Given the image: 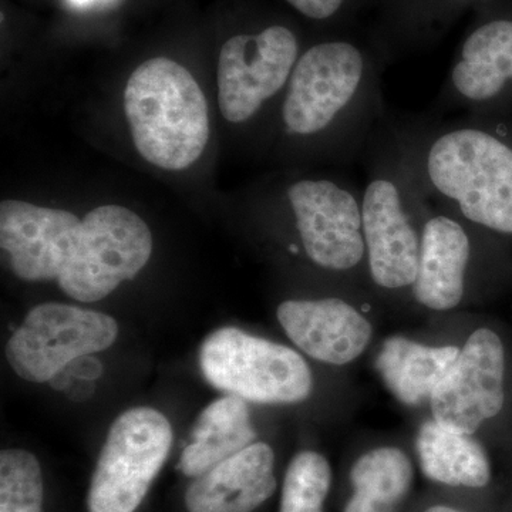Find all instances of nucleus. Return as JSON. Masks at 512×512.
<instances>
[{"label": "nucleus", "instance_id": "1a4fd4ad", "mask_svg": "<svg viewBox=\"0 0 512 512\" xmlns=\"http://www.w3.org/2000/svg\"><path fill=\"white\" fill-rule=\"evenodd\" d=\"M119 326L104 313L64 303H43L26 316L6 345L16 375L33 383L50 382L79 357L106 350Z\"/></svg>", "mask_w": 512, "mask_h": 512}, {"label": "nucleus", "instance_id": "bb28decb", "mask_svg": "<svg viewBox=\"0 0 512 512\" xmlns=\"http://www.w3.org/2000/svg\"><path fill=\"white\" fill-rule=\"evenodd\" d=\"M424 512H460L454 510V508L447 507V505H434V507H430L429 510Z\"/></svg>", "mask_w": 512, "mask_h": 512}, {"label": "nucleus", "instance_id": "5701e85b", "mask_svg": "<svg viewBox=\"0 0 512 512\" xmlns=\"http://www.w3.org/2000/svg\"><path fill=\"white\" fill-rule=\"evenodd\" d=\"M286 2L306 18L326 20L339 15L340 10L348 5L349 0H286Z\"/></svg>", "mask_w": 512, "mask_h": 512}, {"label": "nucleus", "instance_id": "9b49d317", "mask_svg": "<svg viewBox=\"0 0 512 512\" xmlns=\"http://www.w3.org/2000/svg\"><path fill=\"white\" fill-rule=\"evenodd\" d=\"M505 402V348L488 328L474 330L456 362L431 394L433 419L448 429L474 434Z\"/></svg>", "mask_w": 512, "mask_h": 512}, {"label": "nucleus", "instance_id": "f3484780", "mask_svg": "<svg viewBox=\"0 0 512 512\" xmlns=\"http://www.w3.org/2000/svg\"><path fill=\"white\" fill-rule=\"evenodd\" d=\"M460 355L457 346H427L404 336L384 340L376 369L387 389L406 406L431 399Z\"/></svg>", "mask_w": 512, "mask_h": 512}, {"label": "nucleus", "instance_id": "39448f33", "mask_svg": "<svg viewBox=\"0 0 512 512\" xmlns=\"http://www.w3.org/2000/svg\"><path fill=\"white\" fill-rule=\"evenodd\" d=\"M282 194L299 254L328 274L366 272L362 188L349 178L301 177L289 181Z\"/></svg>", "mask_w": 512, "mask_h": 512}, {"label": "nucleus", "instance_id": "393cba45", "mask_svg": "<svg viewBox=\"0 0 512 512\" xmlns=\"http://www.w3.org/2000/svg\"><path fill=\"white\" fill-rule=\"evenodd\" d=\"M94 392V386L89 380H82V383L77 384V386L70 387V397H73V400L86 399L90 394Z\"/></svg>", "mask_w": 512, "mask_h": 512}, {"label": "nucleus", "instance_id": "423d86ee", "mask_svg": "<svg viewBox=\"0 0 512 512\" xmlns=\"http://www.w3.org/2000/svg\"><path fill=\"white\" fill-rule=\"evenodd\" d=\"M202 375L245 402L295 404L311 396V367L296 350L237 328L212 332L200 350Z\"/></svg>", "mask_w": 512, "mask_h": 512}, {"label": "nucleus", "instance_id": "412c9836", "mask_svg": "<svg viewBox=\"0 0 512 512\" xmlns=\"http://www.w3.org/2000/svg\"><path fill=\"white\" fill-rule=\"evenodd\" d=\"M330 484L332 468L326 457L301 451L286 470L279 512H323Z\"/></svg>", "mask_w": 512, "mask_h": 512}, {"label": "nucleus", "instance_id": "a878e982", "mask_svg": "<svg viewBox=\"0 0 512 512\" xmlns=\"http://www.w3.org/2000/svg\"><path fill=\"white\" fill-rule=\"evenodd\" d=\"M72 8L76 9H94L100 6H109L116 0H66Z\"/></svg>", "mask_w": 512, "mask_h": 512}, {"label": "nucleus", "instance_id": "9d476101", "mask_svg": "<svg viewBox=\"0 0 512 512\" xmlns=\"http://www.w3.org/2000/svg\"><path fill=\"white\" fill-rule=\"evenodd\" d=\"M301 45L293 30L268 26L228 39L218 60V103L224 119L241 124L284 94Z\"/></svg>", "mask_w": 512, "mask_h": 512}, {"label": "nucleus", "instance_id": "a211bd4d", "mask_svg": "<svg viewBox=\"0 0 512 512\" xmlns=\"http://www.w3.org/2000/svg\"><path fill=\"white\" fill-rule=\"evenodd\" d=\"M247 403L229 394L202 410L178 463L184 476L200 477L255 443L256 430Z\"/></svg>", "mask_w": 512, "mask_h": 512}, {"label": "nucleus", "instance_id": "f8f14e48", "mask_svg": "<svg viewBox=\"0 0 512 512\" xmlns=\"http://www.w3.org/2000/svg\"><path fill=\"white\" fill-rule=\"evenodd\" d=\"M511 103L512 19H488L464 39L431 114L467 111L470 116H490Z\"/></svg>", "mask_w": 512, "mask_h": 512}, {"label": "nucleus", "instance_id": "f03ea898", "mask_svg": "<svg viewBox=\"0 0 512 512\" xmlns=\"http://www.w3.org/2000/svg\"><path fill=\"white\" fill-rule=\"evenodd\" d=\"M382 64L350 40H325L299 56L279 104L289 140L335 160L362 157L386 119Z\"/></svg>", "mask_w": 512, "mask_h": 512}, {"label": "nucleus", "instance_id": "ddd939ff", "mask_svg": "<svg viewBox=\"0 0 512 512\" xmlns=\"http://www.w3.org/2000/svg\"><path fill=\"white\" fill-rule=\"evenodd\" d=\"M477 225L431 200L419 268L410 289L414 301L434 312H450L466 299L477 262Z\"/></svg>", "mask_w": 512, "mask_h": 512}, {"label": "nucleus", "instance_id": "2eb2a0df", "mask_svg": "<svg viewBox=\"0 0 512 512\" xmlns=\"http://www.w3.org/2000/svg\"><path fill=\"white\" fill-rule=\"evenodd\" d=\"M293 345L318 362L345 366L369 346L373 326L352 303L338 296L289 299L276 309Z\"/></svg>", "mask_w": 512, "mask_h": 512}, {"label": "nucleus", "instance_id": "20e7f679", "mask_svg": "<svg viewBox=\"0 0 512 512\" xmlns=\"http://www.w3.org/2000/svg\"><path fill=\"white\" fill-rule=\"evenodd\" d=\"M124 110L138 153L168 171L191 167L210 138L207 99L192 74L154 57L138 66L124 90Z\"/></svg>", "mask_w": 512, "mask_h": 512}, {"label": "nucleus", "instance_id": "6e6552de", "mask_svg": "<svg viewBox=\"0 0 512 512\" xmlns=\"http://www.w3.org/2000/svg\"><path fill=\"white\" fill-rule=\"evenodd\" d=\"M151 252L153 235L136 212L101 205L83 218L76 252L57 282L70 298L97 302L136 278Z\"/></svg>", "mask_w": 512, "mask_h": 512}, {"label": "nucleus", "instance_id": "0eeeda50", "mask_svg": "<svg viewBox=\"0 0 512 512\" xmlns=\"http://www.w3.org/2000/svg\"><path fill=\"white\" fill-rule=\"evenodd\" d=\"M173 444L167 417L151 407H134L117 417L94 470L90 512H134L154 483Z\"/></svg>", "mask_w": 512, "mask_h": 512}, {"label": "nucleus", "instance_id": "6ab92c4d", "mask_svg": "<svg viewBox=\"0 0 512 512\" xmlns=\"http://www.w3.org/2000/svg\"><path fill=\"white\" fill-rule=\"evenodd\" d=\"M416 451L421 471L434 483L466 488L490 484V458L474 434L427 420L417 433Z\"/></svg>", "mask_w": 512, "mask_h": 512}, {"label": "nucleus", "instance_id": "7ed1b4c3", "mask_svg": "<svg viewBox=\"0 0 512 512\" xmlns=\"http://www.w3.org/2000/svg\"><path fill=\"white\" fill-rule=\"evenodd\" d=\"M360 158L366 170L362 188L366 274L384 292L410 291L431 198L387 116Z\"/></svg>", "mask_w": 512, "mask_h": 512}, {"label": "nucleus", "instance_id": "4468645a", "mask_svg": "<svg viewBox=\"0 0 512 512\" xmlns=\"http://www.w3.org/2000/svg\"><path fill=\"white\" fill-rule=\"evenodd\" d=\"M82 220L63 210L8 200L0 205V247L25 281L59 279L79 244Z\"/></svg>", "mask_w": 512, "mask_h": 512}, {"label": "nucleus", "instance_id": "dca6fc26", "mask_svg": "<svg viewBox=\"0 0 512 512\" xmlns=\"http://www.w3.org/2000/svg\"><path fill=\"white\" fill-rule=\"evenodd\" d=\"M275 454L252 443L195 478L185 493L188 512H252L276 490Z\"/></svg>", "mask_w": 512, "mask_h": 512}, {"label": "nucleus", "instance_id": "4be33fe9", "mask_svg": "<svg viewBox=\"0 0 512 512\" xmlns=\"http://www.w3.org/2000/svg\"><path fill=\"white\" fill-rule=\"evenodd\" d=\"M43 478L32 453L9 448L0 454V512H42Z\"/></svg>", "mask_w": 512, "mask_h": 512}, {"label": "nucleus", "instance_id": "aec40b11", "mask_svg": "<svg viewBox=\"0 0 512 512\" xmlns=\"http://www.w3.org/2000/svg\"><path fill=\"white\" fill-rule=\"evenodd\" d=\"M413 480L412 460L402 448H373L350 470L353 495L343 512H394L410 493Z\"/></svg>", "mask_w": 512, "mask_h": 512}, {"label": "nucleus", "instance_id": "b1692460", "mask_svg": "<svg viewBox=\"0 0 512 512\" xmlns=\"http://www.w3.org/2000/svg\"><path fill=\"white\" fill-rule=\"evenodd\" d=\"M66 369H69L70 375L76 376L77 379L89 380V382L99 379L101 373H103V366H101L100 360L92 357V355L79 357V359L74 360L72 365L67 366Z\"/></svg>", "mask_w": 512, "mask_h": 512}, {"label": "nucleus", "instance_id": "f257e3e1", "mask_svg": "<svg viewBox=\"0 0 512 512\" xmlns=\"http://www.w3.org/2000/svg\"><path fill=\"white\" fill-rule=\"evenodd\" d=\"M434 202L512 237V130L490 116H387Z\"/></svg>", "mask_w": 512, "mask_h": 512}]
</instances>
